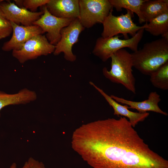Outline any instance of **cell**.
<instances>
[{"mask_svg":"<svg viewBox=\"0 0 168 168\" xmlns=\"http://www.w3.org/2000/svg\"><path fill=\"white\" fill-rule=\"evenodd\" d=\"M71 145L94 168H165L167 161L149 148L124 117L82 125L73 132Z\"/></svg>","mask_w":168,"mask_h":168,"instance_id":"cell-1","label":"cell"},{"mask_svg":"<svg viewBox=\"0 0 168 168\" xmlns=\"http://www.w3.org/2000/svg\"><path fill=\"white\" fill-rule=\"evenodd\" d=\"M131 54L133 67L142 74L150 76L168 62V39L162 37L147 43Z\"/></svg>","mask_w":168,"mask_h":168,"instance_id":"cell-2","label":"cell"},{"mask_svg":"<svg viewBox=\"0 0 168 168\" xmlns=\"http://www.w3.org/2000/svg\"><path fill=\"white\" fill-rule=\"evenodd\" d=\"M111 68L102 69L104 76L112 82L120 84L134 94L136 93L135 79L133 73V63L131 54L124 49L111 56Z\"/></svg>","mask_w":168,"mask_h":168,"instance_id":"cell-3","label":"cell"},{"mask_svg":"<svg viewBox=\"0 0 168 168\" xmlns=\"http://www.w3.org/2000/svg\"><path fill=\"white\" fill-rule=\"evenodd\" d=\"M144 31V29H141L131 38L124 40L119 38L118 35L107 38L99 37L96 40L92 53L102 61L105 62L114 53L125 48L136 52L138 50Z\"/></svg>","mask_w":168,"mask_h":168,"instance_id":"cell-4","label":"cell"},{"mask_svg":"<svg viewBox=\"0 0 168 168\" xmlns=\"http://www.w3.org/2000/svg\"><path fill=\"white\" fill-rule=\"evenodd\" d=\"M127 10L125 14L119 16L113 15V9L110 11L102 23L103 29L101 37L109 38L122 34L127 38L128 34L133 37L138 30L145 28L146 24L139 26L134 23L132 19L133 13L128 10Z\"/></svg>","mask_w":168,"mask_h":168,"instance_id":"cell-5","label":"cell"},{"mask_svg":"<svg viewBox=\"0 0 168 168\" xmlns=\"http://www.w3.org/2000/svg\"><path fill=\"white\" fill-rule=\"evenodd\" d=\"M78 18L84 28L102 23L113 7L109 0H79Z\"/></svg>","mask_w":168,"mask_h":168,"instance_id":"cell-6","label":"cell"},{"mask_svg":"<svg viewBox=\"0 0 168 168\" xmlns=\"http://www.w3.org/2000/svg\"><path fill=\"white\" fill-rule=\"evenodd\" d=\"M55 49V46L49 42L45 35L39 34L28 40L20 49L12 51V55L23 63L41 55L53 53Z\"/></svg>","mask_w":168,"mask_h":168,"instance_id":"cell-7","label":"cell"},{"mask_svg":"<svg viewBox=\"0 0 168 168\" xmlns=\"http://www.w3.org/2000/svg\"><path fill=\"white\" fill-rule=\"evenodd\" d=\"M84 29L78 18L74 19L68 26L63 28L60 32V39L55 46L54 55H57L63 53L66 60L75 61L77 58L72 53V47L78 41L79 35Z\"/></svg>","mask_w":168,"mask_h":168,"instance_id":"cell-8","label":"cell"},{"mask_svg":"<svg viewBox=\"0 0 168 168\" xmlns=\"http://www.w3.org/2000/svg\"><path fill=\"white\" fill-rule=\"evenodd\" d=\"M42 7L43 13L33 25L39 26L44 33L47 32L46 37L48 41L55 46L60 39L61 30L68 26L74 19L56 17L49 12L46 5Z\"/></svg>","mask_w":168,"mask_h":168,"instance_id":"cell-9","label":"cell"},{"mask_svg":"<svg viewBox=\"0 0 168 168\" xmlns=\"http://www.w3.org/2000/svg\"><path fill=\"white\" fill-rule=\"evenodd\" d=\"M0 9L6 18L10 22L17 25L29 26L40 18L43 14L41 11L32 12L24 8L17 6L15 3L10 1H3L0 3Z\"/></svg>","mask_w":168,"mask_h":168,"instance_id":"cell-10","label":"cell"},{"mask_svg":"<svg viewBox=\"0 0 168 168\" xmlns=\"http://www.w3.org/2000/svg\"><path fill=\"white\" fill-rule=\"evenodd\" d=\"M10 22L12 28V35L11 39L2 46V49L5 51L18 50L33 37L44 33L42 29L37 25L20 26Z\"/></svg>","mask_w":168,"mask_h":168,"instance_id":"cell-11","label":"cell"},{"mask_svg":"<svg viewBox=\"0 0 168 168\" xmlns=\"http://www.w3.org/2000/svg\"><path fill=\"white\" fill-rule=\"evenodd\" d=\"M110 96L117 102L127 105L128 109H135L140 113L150 111L165 116L168 115L166 112L162 111L159 108L158 104L161 101V99L160 96L156 91L151 92L148 99L141 101H131L113 95Z\"/></svg>","mask_w":168,"mask_h":168,"instance_id":"cell-12","label":"cell"},{"mask_svg":"<svg viewBox=\"0 0 168 168\" xmlns=\"http://www.w3.org/2000/svg\"><path fill=\"white\" fill-rule=\"evenodd\" d=\"M89 83L103 96L109 105L112 107L114 114L127 118L133 127L134 128L139 122L144 121L149 115L148 112L140 113L130 110L127 105H122L116 102L93 82H90Z\"/></svg>","mask_w":168,"mask_h":168,"instance_id":"cell-13","label":"cell"},{"mask_svg":"<svg viewBox=\"0 0 168 168\" xmlns=\"http://www.w3.org/2000/svg\"><path fill=\"white\" fill-rule=\"evenodd\" d=\"M46 6L51 14L58 17L75 19L79 16L78 0H49Z\"/></svg>","mask_w":168,"mask_h":168,"instance_id":"cell-14","label":"cell"},{"mask_svg":"<svg viewBox=\"0 0 168 168\" xmlns=\"http://www.w3.org/2000/svg\"><path fill=\"white\" fill-rule=\"evenodd\" d=\"M36 98L35 92L26 89L15 94H8L0 91V111L3 107L8 105L26 104Z\"/></svg>","mask_w":168,"mask_h":168,"instance_id":"cell-15","label":"cell"},{"mask_svg":"<svg viewBox=\"0 0 168 168\" xmlns=\"http://www.w3.org/2000/svg\"><path fill=\"white\" fill-rule=\"evenodd\" d=\"M141 10L145 22L168 12V0H146L141 6Z\"/></svg>","mask_w":168,"mask_h":168,"instance_id":"cell-16","label":"cell"},{"mask_svg":"<svg viewBox=\"0 0 168 168\" xmlns=\"http://www.w3.org/2000/svg\"><path fill=\"white\" fill-rule=\"evenodd\" d=\"M144 30L152 35L168 39V12L151 20L146 23Z\"/></svg>","mask_w":168,"mask_h":168,"instance_id":"cell-17","label":"cell"},{"mask_svg":"<svg viewBox=\"0 0 168 168\" xmlns=\"http://www.w3.org/2000/svg\"><path fill=\"white\" fill-rule=\"evenodd\" d=\"M146 0H109L113 7L117 11L120 12L122 8L135 13L138 17L140 24L145 22L141 12V8L143 2Z\"/></svg>","mask_w":168,"mask_h":168,"instance_id":"cell-18","label":"cell"},{"mask_svg":"<svg viewBox=\"0 0 168 168\" xmlns=\"http://www.w3.org/2000/svg\"><path fill=\"white\" fill-rule=\"evenodd\" d=\"M150 81L155 87L163 90L168 89V62L152 72Z\"/></svg>","mask_w":168,"mask_h":168,"instance_id":"cell-19","label":"cell"},{"mask_svg":"<svg viewBox=\"0 0 168 168\" xmlns=\"http://www.w3.org/2000/svg\"><path fill=\"white\" fill-rule=\"evenodd\" d=\"M12 33L10 22L6 18L0 9V40L10 36Z\"/></svg>","mask_w":168,"mask_h":168,"instance_id":"cell-20","label":"cell"},{"mask_svg":"<svg viewBox=\"0 0 168 168\" xmlns=\"http://www.w3.org/2000/svg\"><path fill=\"white\" fill-rule=\"evenodd\" d=\"M49 0H23V7L32 12H36L38 7L46 5Z\"/></svg>","mask_w":168,"mask_h":168,"instance_id":"cell-21","label":"cell"},{"mask_svg":"<svg viewBox=\"0 0 168 168\" xmlns=\"http://www.w3.org/2000/svg\"><path fill=\"white\" fill-rule=\"evenodd\" d=\"M30 168H45L44 165L32 157L29 158L27 161Z\"/></svg>","mask_w":168,"mask_h":168,"instance_id":"cell-22","label":"cell"},{"mask_svg":"<svg viewBox=\"0 0 168 168\" xmlns=\"http://www.w3.org/2000/svg\"><path fill=\"white\" fill-rule=\"evenodd\" d=\"M10 168H17L16 164L15 163H13L11 166ZM21 168H24V167L23 166Z\"/></svg>","mask_w":168,"mask_h":168,"instance_id":"cell-23","label":"cell"},{"mask_svg":"<svg viewBox=\"0 0 168 168\" xmlns=\"http://www.w3.org/2000/svg\"><path fill=\"white\" fill-rule=\"evenodd\" d=\"M23 167L24 168H30L27 161L25 162Z\"/></svg>","mask_w":168,"mask_h":168,"instance_id":"cell-24","label":"cell"}]
</instances>
